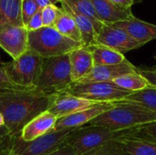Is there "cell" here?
Returning a JSON list of instances; mask_svg holds the SVG:
<instances>
[{
    "instance_id": "cell-1",
    "label": "cell",
    "mask_w": 156,
    "mask_h": 155,
    "mask_svg": "<svg viewBox=\"0 0 156 155\" xmlns=\"http://www.w3.org/2000/svg\"><path fill=\"white\" fill-rule=\"evenodd\" d=\"M51 95L37 92L0 94V112L11 135L20 134L30 121L48 111Z\"/></svg>"
},
{
    "instance_id": "cell-2",
    "label": "cell",
    "mask_w": 156,
    "mask_h": 155,
    "mask_svg": "<svg viewBox=\"0 0 156 155\" xmlns=\"http://www.w3.org/2000/svg\"><path fill=\"white\" fill-rule=\"evenodd\" d=\"M156 121V112L132 101L119 100L109 111L99 115L89 124L101 126L113 132L129 131Z\"/></svg>"
},
{
    "instance_id": "cell-3",
    "label": "cell",
    "mask_w": 156,
    "mask_h": 155,
    "mask_svg": "<svg viewBox=\"0 0 156 155\" xmlns=\"http://www.w3.org/2000/svg\"><path fill=\"white\" fill-rule=\"evenodd\" d=\"M80 47L81 43L63 36L53 26H43L28 32V49L42 58L69 54Z\"/></svg>"
},
{
    "instance_id": "cell-4",
    "label": "cell",
    "mask_w": 156,
    "mask_h": 155,
    "mask_svg": "<svg viewBox=\"0 0 156 155\" xmlns=\"http://www.w3.org/2000/svg\"><path fill=\"white\" fill-rule=\"evenodd\" d=\"M72 83L69 54L43 58L36 89L44 94L51 95L65 91Z\"/></svg>"
},
{
    "instance_id": "cell-5",
    "label": "cell",
    "mask_w": 156,
    "mask_h": 155,
    "mask_svg": "<svg viewBox=\"0 0 156 155\" xmlns=\"http://www.w3.org/2000/svg\"><path fill=\"white\" fill-rule=\"evenodd\" d=\"M122 133L123 132H113L104 127L89 124L73 129L69 134L66 143L77 155H86L110 141L119 138Z\"/></svg>"
},
{
    "instance_id": "cell-6",
    "label": "cell",
    "mask_w": 156,
    "mask_h": 155,
    "mask_svg": "<svg viewBox=\"0 0 156 155\" xmlns=\"http://www.w3.org/2000/svg\"><path fill=\"white\" fill-rule=\"evenodd\" d=\"M43 58L37 53L27 50L16 59L1 64L8 78L16 84L36 89V82L41 71Z\"/></svg>"
},
{
    "instance_id": "cell-7",
    "label": "cell",
    "mask_w": 156,
    "mask_h": 155,
    "mask_svg": "<svg viewBox=\"0 0 156 155\" xmlns=\"http://www.w3.org/2000/svg\"><path fill=\"white\" fill-rule=\"evenodd\" d=\"M73 130V129H72ZM72 130H54L30 142H24L19 134L13 136L11 146L15 155H48L64 144Z\"/></svg>"
},
{
    "instance_id": "cell-8",
    "label": "cell",
    "mask_w": 156,
    "mask_h": 155,
    "mask_svg": "<svg viewBox=\"0 0 156 155\" xmlns=\"http://www.w3.org/2000/svg\"><path fill=\"white\" fill-rule=\"evenodd\" d=\"M65 91L73 96L95 102L119 101L132 94V92L118 87L112 81L90 83L74 82Z\"/></svg>"
},
{
    "instance_id": "cell-9",
    "label": "cell",
    "mask_w": 156,
    "mask_h": 155,
    "mask_svg": "<svg viewBox=\"0 0 156 155\" xmlns=\"http://www.w3.org/2000/svg\"><path fill=\"white\" fill-rule=\"evenodd\" d=\"M97 44L110 48L121 54L143 47L125 30L115 25H103L97 35Z\"/></svg>"
},
{
    "instance_id": "cell-10",
    "label": "cell",
    "mask_w": 156,
    "mask_h": 155,
    "mask_svg": "<svg viewBox=\"0 0 156 155\" xmlns=\"http://www.w3.org/2000/svg\"><path fill=\"white\" fill-rule=\"evenodd\" d=\"M0 47L16 59L28 50V30L25 26H8L0 29Z\"/></svg>"
},
{
    "instance_id": "cell-11",
    "label": "cell",
    "mask_w": 156,
    "mask_h": 155,
    "mask_svg": "<svg viewBox=\"0 0 156 155\" xmlns=\"http://www.w3.org/2000/svg\"><path fill=\"white\" fill-rule=\"evenodd\" d=\"M98 102L73 96L66 91L52 94L48 106L50 111L57 119H60L78 111L86 110Z\"/></svg>"
},
{
    "instance_id": "cell-12",
    "label": "cell",
    "mask_w": 156,
    "mask_h": 155,
    "mask_svg": "<svg viewBox=\"0 0 156 155\" xmlns=\"http://www.w3.org/2000/svg\"><path fill=\"white\" fill-rule=\"evenodd\" d=\"M115 105L114 102H98L93 106L73 113L71 115L60 118L57 120L54 130H72L89 124L92 120L97 118L99 115L109 111Z\"/></svg>"
},
{
    "instance_id": "cell-13",
    "label": "cell",
    "mask_w": 156,
    "mask_h": 155,
    "mask_svg": "<svg viewBox=\"0 0 156 155\" xmlns=\"http://www.w3.org/2000/svg\"><path fill=\"white\" fill-rule=\"evenodd\" d=\"M138 68L125 58L120 64L107 66H94L88 75L78 81V83L90 82H109L114 79L131 72H137ZM74 83V82H73Z\"/></svg>"
},
{
    "instance_id": "cell-14",
    "label": "cell",
    "mask_w": 156,
    "mask_h": 155,
    "mask_svg": "<svg viewBox=\"0 0 156 155\" xmlns=\"http://www.w3.org/2000/svg\"><path fill=\"white\" fill-rule=\"evenodd\" d=\"M99 19L104 25H113L134 17L132 8L117 5L110 0H90Z\"/></svg>"
},
{
    "instance_id": "cell-15",
    "label": "cell",
    "mask_w": 156,
    "mask_h": 155,
    "mask_svg": "<svg viewBox=\"0 0 156 155\" xmlns=\"http://www.w3.org/2000/svg\"><path fill=\"white\" fill-rule=\"evenodd\" d=\"M57 118L48 111H46L30 121L21 131L19 138L24 142H30L39 138L55 129Z\"/></svg>"
},
{
    "instance_id": "cell-16",
    "label": "cell",
    "mask_w": 156,
    "mask_h": 155,
    "mask_svg": "<svg viewBox=\"0 0 156 155\" xmlns=\"http://www.w3.org/2000/svg\"><path fill=\"white\" fill-rule=\"evenodd\" d=\"M125 30L142 46L156 39V25L143 21L137 17L113 24Z\"/></svg>"
},
{
    "instance_id": "cell-17",
    "label": "cell",
    "mask_w": 156,
    "mask_h": 155,
    "mask_svg": "<svg viewBox=\"0 0 156 155\" xmlns=\"http://www.w3.org/2000/svg\"><path fill=\"white\" fill-rule=\"evenodd\" d=\"M69 56L72 83L78 82L88 75L94 67L91 52L88 48L80 47L71 51Z\"/></svg>"
},
{
    "instance_id": "cell-18",
    "label": "cell",
    "mask_w": 156,
    "mask_h": 155,
    "mask_svg": "<svg viewBox=\"0 0 156 155\" xmlns=\"http://www.w3.org/2000/svg\"><path fill=\"white\" fill-rule=\"evenodd\" d=\"M60 5H61L60 7L64 11L68 12L69 14H70L73 16V18L78 26V28L80 30V33L82 47L89 48L93 45H96L97 44V31H96L94 23L90 18L73 11L64 2L60 1Z\"/></svg>"
},
{
    "instance_id": "cell-19",
    "label": "cell",
    "mask_w": 156,
    "mask_h": 155,
    "mask_svg": "<svg viewBox=\"0 0 156 155\" xmlns=\"http://www.w3.org/2000/svg\"><path fill=\"white\" fill-rule=\"evenodd\" d=\"M127 155H156V143L133 137L126 131L117 138Z\"/></svg>"
},
{
    "instance_id": "cell-20",
    "label": "cell",
    "mask_w": 156,
    "mask_h": 155,
    "mask_svg": "<svg viewBox=\"0 0 156 155\" xmlns=\"http://www.w3.org/2000/svg\"><path fill=\"white\" fill-rule=\"evenodd\" d=\"M23 0H0V29L8 26H24L22 22Z\"/></svg>"
},
{
    "instance_id": "cell-21",
    "label": "cell",
    "mask_w": 156,
    "mask_h": 155,
    "mask_svg": "<svg viewBox=\"0 0 156 155\" xmlns=\"http://www.w3.org/2000/svg\"><path fill=\"white\" fill-rule=\"evenodd\" d=\"M91 52L94 66H107L120 64L125 60L123 54H121L110 48L101 45H93L88 48Z\"/></svg>"
},
{
    "instance_id": "cell-22",
    "label": "cell",
    "mask_w": 156,
    "mask_h": 155,
    "mask_svg": "<svg viewBox=\"0 0 156 155\" xmlns=\"http://www.w3.org/2000/svg\"><path fill=\"white\" fill-rule=\"evenodd\" d=\"M53 27L63 36L81 43V37L78 26L73 16L61 8V12L57 18ZM82 45V44H81Z\"/></svg>"
},
{
    "instance_id": "cell-23",
    "label": "cell",
    "mask_w": 156,
    "mask_h": 155,
    "mask_svg": "<svg viewBox=\"0 0 156 155\" xmlns=\"http://www.w3.org/2000/svg\"><path fill=\"white\" fill-rule=\"evenodd\" d=\"M112 82L116 84L118 87L125 90H128L132 93L142 90L150 86L148 80L144 76H142L138 71L122 75L114 79Z\"/></svg>"
},
{
    "instance_id": "cell-24",
    "label": "cell",
    "mask_w": 156,
    "mask_h": 155,
    "mask_svg": "<svg viewBox=\"0 0 156 155\" xmlns=\"http://www.w3.org/2000/svg\"><path fill=\"white\" fill-rule=\"evenodd\" d=\"M60 1L67 4L76 13L90 18L94 23L98 35L99 31L101 30V28L104 24L101 23V20L99 19L98 15L90 0H60Z\"/></svg>"
},
{
    "instance_id": "cell-25",
    "label": "cell",
    "mask_w": 156,
    "mask_h": 155,
    "mask_svg": "<svg viewBox=\"0 0 156 155\" xmlns=\"http://www.w3.org/2000/svg\"><path fill=\"white\" fill-rule=\"evenodd\" d=\"M122 100L136 102L148 110L156 112V88L150 85L142 90L133 92Z\"/></svg>"
},
{
    "instance_id": "cell-26",
    "label": "cell",
    "mask_w": 156,
    "mask_h": 155,
    "mask_svg": "<svg viewBox=\"0 0 156 155\" xmlns=\"http://www.w3.org/2000/svg\"><path fill=\"white\" fill-rule=\"evenodd\" d=\"M0 91L13 92V93H35V92L41 93L37 89L26 88L14 83L8 78V76L5 74V70L1 67H0Z\"/></svg>"
},
{
    "instance_id": "cell-27",
    "label": "cell",
    "mask_w": 156,
    "mask_h": 155,
    "mask_svg": "<svg viewBox=\"0 0 156 155\" xmlns=\"http://www.w3.org/2000/svg\"><path fill=\"white\" fill-rule=\"evenodd\" d=\"M127 134L133 137H137L156 143V121L139 126L137 128L126 131Z\"/></svg>"
},
{
    "instance_id": "cell-28",
    "label": "cell",
    "mask_w": 156,
    "mask_h": 155,
    "mask_svg": "<svg viewBox=\"0 0 156 155\" xmlns=\"http://www.w3.org/2000/svg\"><path fill=\"white\" fill-rule=\"evenodd\" d=\"M86 155H127L118 139L110 141L106 144Z\"/></svg>"
},
{
    "instance_id": "cell-29",
    "label": "cell",
    "mask_w": 156,
    "mask_h": 155,
    "mask_svg": "<svg viewBox=\"0 0 156 155\" xmlns=\"http://www.w3.org/2000/svg\"><path fill=\"white\" fill-rule=\"evenodd\" d=\"M41 11V16L44 26H53L57 18L58 17L61 7L57 6L56 5H50L44 7Z\"/></svg>"
},
{
    "instance_id": "cell-30",
    "label": "cell",
    "mask_w": 156,
    "mask_h": 155,
    "mask_svg": "<svg viewBox=\"0 0 156 155\" xmlns=\"http://www.w3.org/2000/svg\"><path fill=\"white\" fill-rule=\"evenodd\" d=\"M37 11H38V7L35 0H23L22 1V10H21L22 22L25 26L28 23L30 18Z\"/></svg>"
},
{
    "instance_id": "cell-31",
    "label": "cell",
    "mask_w": 156,
    "mask_h": 155,
    "mask_svg": "<svg viewBox=\"0 0 156 155\" xmlns=\"http://www.w3.org/2000/svg\"><path fill=\"white\" fill-rule=\"evenodd\" d=\"M43 26H43V21H42V16H41V11L39 10L30 18L28 23L26 25V27L28 30V32L37 30Z\"/></svg>"
},
{
    "instance_id": "cell-32",
    "label": "cell",
    "mask_w": 156,
    "mask_h": 155,
    "mask_svg": "<svg viewBox=\"0 0 156 155\" xmlns=\"http://www.w3.org/2000/svg\"><path fill=\"white\" fill-rule=\"evenodd\" d=\"M138 72L148 80L150 85L156 88V66L149 69H138Z\"/></svg>"
},
{
    "instance_id": "cell-33",
    "label": "cell",
    "mask_w": 156,
    "mask_h": 155,
    "mask_svg": "<svg viewBox=\"0 0 156 155\" xmlns=\"http://www.w3.org/2000/svg\"><path fill=\"white\" fill-rule=\"evenodd\" d=\"M13 135L9 132V131L5 127H0V150H2L4 147H5L9 141L12 139Z\"/></svg>"
},
{
    "instance_id": "cell-34",
    "label": "cell",
    "mask_w": 156,
    "mask_h": 155,
    "mask_svg": "<svg viewBox=\"0 0 156 155\" xmlns=\"http://www.w3.org/2000/svg\"><path fill=\"white\" fill-rule=\"evenodd\" d=\"M48 155H77L76 153L73 151V149L71 147H69L67 143L64 144L63 146H61L60 148H58V150H56L55 152L51 153Z\"/></svg>"
},
{
    "instance_id": "cell-35",
    "label": "cell",
    "mask_w": 156,
    "mask_h": 155,
    "mask_svg": "<svg viewBox=\"0 0 156 155\" xmlns=\"http://www.w3.org/2000/svg\"><path fill=\"white\" fill-rule=\"evenodd\" d=\"M37 5V7H38V10H42L44 7L48 6V5H57L58 3H60V0H35Z\"/></svg>"
},
{
    "instance_id": "cell-36",
    "label": "cell",
    "mask_w": 156,
    "mask_h": 155,
    "mask_svg": "<svg viewBox=\"0 0 156 155\" xmlns=\"http://www.w3.org/2000/svg\"><path fill=\"white\" fill-rule=\"evenodd\" d=\"M113 4L125 7V8H132V5L135 4L134 0H110Z\"/></svg>"
},
{
    "instance_id": "cell-37",
    "label": "cell",
    "mask_w": 156,
    "mask_h": 155,
    "mask_svg": "<svg viewBox=\"0 0 156 155\" xmlns=\"http://www.w3.org/2000/svg\"><path fill=\"white\" fill-rule=\"evenodd\" d=\"M0 155H15L13 149H12V146H11V140L9 141L8 144L5 147H4L2 150H0Z\"/></svg>"
},
{
    "instance_id": "cell-38",
    "label": "cell",
    "mask_w": 156,
    "mask_h": 155,
    "mask_svg": "<svg viewBox=\"0 0 156 155\" xmlns=\"http://www.w3.org/2000/svg\"><path fill=\"white\" fill-rule=\"evenodd\" d=\"M3 126H5V120H4L2 113L0 112V127H3Z\"/></svg>"
},
{
    "instance_id": "cell-39",
    "label": "cell",
    "mask_w": 156,
    "mask_h": 155,
    "mask_svg": "<svg viewBox=\"0 0 156 155\" xmlns=\"http://www.w3.org/2000/svg\"><path fill=\"white\" fill-rule=\"evenodd\" d=\"M135 1V3H141L142 2V0H134Z\"/></svg>"
},
{
    "instance_id": "cell-40",
    "label": "cell",
    "mask_w": 156,
    "mask_h": 155,
    "mask_svg": "<svg viewBox=\"0 0 156 155\" xmlns=\"http://www.w3.org/2000/svg\"><path fill=\"white\" fill-rule=\"evenodd\" d=\"M3 93H7V92H2V91H0V94H3Z\"/></svg>"
}]
</instances>
